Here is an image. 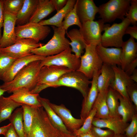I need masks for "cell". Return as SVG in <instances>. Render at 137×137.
Returning <instances> with one entry per match:
<instances>
[{"label":"cell","mask_w":137,"mask_h":137,"mask_svg":"<svg viewBox=\"0 0 137 137\" xmlns=\"http://www.w3.org/2000/svg\"><path fill=\"white\" fill-rule=\"evenodd\" d=\"M41 60L33 61L21 70L11 81L1 85L2 89L8 93L22 87L28 89L30 91L36 86Z\"/></svg>","instance_id":"6da1fadb"},{"label":"cell","mask_w":137,"mask_h":137,"mask_svg":"<svg viewBox=\"0 0 137 137\" xmlns=\"http://www.w3.org/2000/svg\"><path fill=\"white\" fill-rule=\"evenodd\" d=\"M82 73L78 71H71L61 76L58 80L32 91L33 94H39L42 90L47 88H57L61 86L71 87L78 90L84 98L87 95L90 88L91 81Z\"/></svg>","instance_id":"7a4b0ae2"},{"label":"cell","mask_w":137,"mask_h":137,"mask_svg":"<svg viewBox=\"0 0 137 137\" xmlns=\"http://www.w3.org/2000/svg\"><path fill=\"white\" fill-rule=\"evenodd\" d=\"M51 27L54 30L51 39L43 46L32 50L31 53L47 57L59 54L70 47V41L65 37L66 30L62 27Z\"/></svg>","instance_id":"3957f363"},{"label":"cell","mask_w":137,"mask_h":137,"mask_svg":"<svg viewBox=\"0 0 137 137\" xmlns=\"http://www.w3.org/2000/svg\"><path fill=\"white\" fill-rule=\"evenodd\" d=\"M59 132L50 122L43 107H36L32 126L26 137H58Z\"/></svg>","instance_id":"277c9868"},{"label":"cell","mask_w":137,"mask_h":137,"mask_svg":"<svg viewBox=\"0 0 137 137\" xmlns=\"http://www.w3.org/2000/svg\"><path fill=\"white\" fill-rule=\"evenodd\" d=\"M131 0H110L98 7V18L105 23L117 19L122 20L129 9Z\"/></svg>","instance_id":"5b68a950"},{"label":"cell","mask_w":137,"mask_h":137,"mask_svg":"<svg viewBox=\"0 0 137 137\" xmlns=\"http://www.w3.org/2000/svg\"><path fill=\"white\" fill-rule=\"evenodd\" d=\"M130 24V21L125 17L121 22L114 23L108 27L102 35L101 45L105 47L113 46L121 48L125 30Z\"/></svg>","instance_id":"8992f818"},{"label":"cell","mask_w":137,"mask_h":137,"mask_svg":"<svg viewBox=\"0 0 137 137\" xmlns=\"http://www.w3.org/2000/svg\"><path fill=\"white\" fill-rule=\"evenodd\" d=\"M97 45L87 44L85 52L80 57V64L78 70L89 79L92 78L95 72L101 70L103 62L96 50Z\"/></svg>","instance_id":"52a82bcc"},{"label":"cell","mask_w":137,"mask_h":137,"mask_svg":"<svg viewBox=\"0 0 137 137\" xmlns=\"http://www.w3.org/2000/svg\"><path fill=\"white\" fill-rule=\"evenodd\" d=\"M80 59L72 53L69 47L57 54L46 57L41 61V67L55 65L67 67L71 71H77L80 66Z\"/></svg>","instance_id":"ba28073f"},{"label":"cell","mask_w":137,"mask_h":137,"mask_svg":"<svg viewBox=\"0 0 137 137\" xmlns=\"http://www.w3.org/2000/svg\"><path fill=\"white\" fill-rule=\"evenodd\" d=\"M45 44L32 39H19L10 46L1 48L0 52L16 59L32 54V50Z\"/></svg>","instance_id":"9c48e42d"},{"label":"cell","mask_w":137,"mask_h":137,"mask_svg":"<svg viewBox=\"0 0 137 137\" xmlns=\"http://www.w3.org/2000/svg\"><path fill=\"white\" fill-rule=\"evenodd\" d=\"M50 27L42 25L39 23L29 22L24 25L15 27V32L17 39H32L37 42L45 39L50 32Z\"/></svg>","instance_id":"30bf717a"},{"label":"cell","mask_w":137,"mask_h":137,"mask_svg":"<svg viewBox=\"0 0 137 137\" xmlns=\"http://www.w3.org/2000/svg\"><path fill=\"white\" fill-rule=\"evenodd\" d=\"M110 26L109 24H105L100 19L83 23L79 30L87 44L97 45L100 44L101 32Z\"/></svg>","instance_id":"8fae6325"},{"label":"cell","mask_w":137,"mask_h":137,"mask_svg":"<svg viewBox=\"0 0 137 137\" xmlns=\"http://www.w3.org/2000/svg\"><path fill=\"white\" fill-rule=\"evenodd\" d=\"M70 71L65 67L55 65L44 66L40 68L37 84L33 89L56 81L64 74Z\"/></svg>","instance_id":"7c38bea8"},{"label":"cell","mask_w":137,"mask_h":137,"mask_svg":"<svg viewBox=\"0 0 137 137\" xmlns=\"http://www.w3.org/2000/svg\"><path fill=\"white\" fill-rule=\"evenodd\" d=\"M46 57L32 53L16 59L4 73L2 80L4 83L12 81L17 74L28 64L34 61L43 60Z\"/></svg>","instance_id":"4fadbf2b"},{"label":"cell","mask_w":137,"mask_h":137,"mask_svg":"<svg viewBox=\"0 0 137 137\" xmlns=\"http://www.w3.org/2000/svg\"><path fill=\"white\" fill-rule=\"evenodd\" d=\"M3 32L0 40L1 48L13 44L17 39L15 32L16 16L4 12Z\"/></svg>","instance_id":"5bb4252c"},{"label":"cell","mask_w":137,"mask_h":137,"mask_svg":"<svg viewBox=\"0 0 137 137\" xmlns=\"http://www.w3.org/2000/svg\"><path fill=\"white\" fill-rule=\"evenodd\" d=\"M50 105L67 129L72 133L83 125L85 120L74 117L70 110L63 104L57 105L50 102Z\"/></svg>","instance_id":"9a60e30c"},{"label":"cell","mask_w":137,"mask_h":137,"mask_svg":"<svg viewBox=\"0 0 137 137\" xmlns=\"http://www.w3.org/2000/svg\"><path fill=\"white\" fill-rule=\"evenodd\" d=\"M101 70L95 71L93 74L91 85L87 96L83 100L80 112V118L85 120L92 109L99 92L97 81L100 73Z\"/></svg>","instance_id":"2e32d148"},{"label":"cell","mask_w":137,"mask_h":137,"mask_svg":"<svg viewBox=\"0 0 137 137\" xmlns=\"http://www.w3.org/2000/svg\"><path fill=\"white\" fill-rule=\"evenodd\" d=\"M112 67L114 71L115 78L109 87L117 91L124 98L130 100L127 93L126 87L135 82L121 67L116 65Z\"/></svg>","instance_id":"e0dca14e"},{"label":"cell","mask_w":137,"mask_h":137,"mask_svg":"<svg viewBox=\"0 0 137 137\" xmlns=\"http://www.w3.org/2000/svg\"><path fill=\"white\" fill-rule=\"evenodd\" d=\"M76 10L81 24L88 21H94L98 8L93 0H77Z\"/></svg>","instance_id":"ac0fdd59"},{"label":"cell","mask_w":137,"mask_h":137,"mask_svg":"<svg viewBox=\"0 0 137 137\" xmlns=\"http://www.w3.org/2000/svg\"><path fill=\"white\" fill-rule=\"evenodd\" d=\"M129 124L123 121L121 118L109 117L104 119L94 117L92 125L100 128H107L113 131L115 134H124L125 129Z\"/></svg>","instance_id":"d6986e66"},{"label":"cell","mask_w":137,"mask_h":137,"mask_svg":"<svg viewBox=\"0 0 137 137\" xmlns=\"http://www.w3.org/2000/svg\"><path fill=\"white\" fill-rule=\"evenodd\" d=\"M96 48L103 64L121 66V48L105 47L100 44L96 46Z\"/></svg>","instance_id":"ffe728a7"},{"label":"cell","mask_w":137,"mask_h":137,"mask_svg":"<svg viewBox=\"0 0 137 137\" xmlns=\"http://www.w3.org/2000/svg\"><path fill=\"white\" fill-rule=\"evenodd\" d=\"M8 97L15 101L35 107L42 106L38 99L39 94L31 93L28 88H20L15 90Z\"/></svg>","instance_id":"44dd1931"},{"label":"cell","mask_w":137,"mask_h":137,"mask_svg":"<svg viewBox=\"0 0 137 137\" xmlns=\"http://www.w3.org/2000/svg\"><path fill=\"white\" fill-rule=\"evenodd\" d=\"M121 48V68L124 71L128 65L137 58V43L130 37L124 41Z\"/></svg>","instance_id":"7402d4cb"},{"label":"cell","mask_w":137,"mask_h":137,"mask_svg":"<svg viewBox=\"0 0 137 137\" xmlns=\"http://www.w3.org/2000/svg\"><path fill=\"white\" fill-rule=\"evenodd\" d=\"M38 99L45 109L48 119L53 126L59 131L67 133H72L67 129L60 118L52 107L49 100L41 97L39 95Z\"/></svg>","instance_id":"603a6c76"},{"label":"cell","mask_w":137,"mask_h":137,"mask_svg":"<svg viewBox=\"0 0 137 137\" xmlns=\"http://www.w3.org/2000/svg\"><path fill=\"white\" fill-rule=\"evenodd\" d=\"M39 0H24L23 6L17 15L16 24L20 26L26 24L34 14Z\"/></svg>","instance_id":"cb8c5ba5"},{"label":"cell","mask_w":137,"mask_h":137,"mask_svg":"<svg viewBox=\"0 0 137 137\" xmlns=\"http://www.w3.org/2000/svg\"><path fill=\"white\" fill-rule=\"evenodd\" d=\"M66 33L67 36L71 41L70 42L69 44L72 47V52L74 53L75 55L78 58H80L87 44L84 40L79 29H73Z\"/></svg>","instance_id":"d4e9b609"},{"label":"cell","mask_w":137,"mask_h":137,"mask_svg":"<svg viewBox=\"0 0 137 137\" xmlns=\"http://www.w3.org/2000/svg\"><path fill=\"white\" fill-rule=\"evenodd\" d=\"M76 1L68 0L65 6L57 12L53 16L46 20H42L39 23L42 25H51L57 27H62L63 20L66 15L74 7Z\"/></svg>","instance_id":"484cf974"},{"label":"cell","mask_w":137,"mask_h":137,"mask_svg":"<svg viewBox=\"0 0 137 137\" xmlns=\"http://www.w3.org/2000/svg\"><path fill=\"white\" fill-rule=\"evenodd\" d=\"M118 99L119 102L117 110L118 114L123 121L128 123L137 114V108L130 100L124 98L119 93Z\"/></svg>","instance_id":"4316f807"},{"label":"cell","mask_w":137,"mask_h":137,"mask_svg":"<svg viewBox=\"0 0 137 137\" xmlns=\"http://www.w3.org/2000/svg\"><path fill=\"white\" fill-rule=\"evenodd\" d=\"M114 78V72L112 66L103 64L97 81L99 92L108 89Z\"/></svg>","instance_id":"83f0119b"},{"label":"cell","mask_w":137,"mask_h":137,"mask_svg":"<svg viewBox=\"0 0 137 137\" xmlns=\"http://www.w3.org/2000/svg\"><path fill=\"white\" fill-rule=\"evenodd\" d=\"M55 10L51 0H39L35 11L29 22L39 23Z\"/></svg>","instance_id":"f1b7e54d"},{"label":"cell","mask_w":137,"mask_h":137,"mask_svg":"<svg viewBox=\"0 0 137 137\" xmlns=\"http://www.w3.org/2000/svg\"><path fill=\"white\" fill-rule=\"evenodd\" d=\"M23 104L17 102L3 95L0 97V123L9 119L13 110Z\"/></svg>","instance_id":"f546056e"},{"label":"cell","mask_w":137,"mask_h":137,"mask_svg":"<svg viewBox=\"0 0 137 137\" xmlns=\"http://www.w3.org/2000/svg\"><path fill=\"white\" fill-rule=\"evenodd\" d=\"M108 90L100 91L98 93L93 107H95L96 109L94 117L99 119H104L110 117L106 100Z\"/></svg>","instance_id":"4dcf8cb0"},{"label":"cell","mask_w":137,"mask_h":137,"mask_svg":"<svg viewBox=\"0 0 137 137\" xmlns=\"http://www.w3.org/2000/svg\"><path fill=\"white\" fill-rule=\"evenodd\" d=\"M118 94V93L111 87L108 88L106 100L110 117L121 118L118 114L117 111L119 104Z\"/></svg>","instance_id":"1f68e13d"},{"label":"cell","mask_w":137,"mask_h":137,"mask_svg":"<svg viewBox=\"0 0 137 137\" xmlns=\"http://www.w3.org/2000/svg\"><path fill=\"white\" fill-rule=\"evenodd\" d=\"M9 119L19 137H26L23 123V111L22 107L14 111Z\"/></svg>","instance_id":"d6a6232c"},{"label":"cell","mask_w":137,"mask_h":137,"mask_svg":"<svg viewBox=\"0 0 137 137\" xmlns=\"http://www.w3.org/2000/svg\"><path fill=\"white\" fill-rule=\"evenodd\" d=\"M23 111L24 129L26 136L29 132L31 129L36 107L23 104L22 106Z\"/></svg>","instance_id":"836d02e7"},{"label":"cell","mask_w":137,"mask_h":137,"mask_svg":"<svg viewBox=\"0 0 137 137\" xmlns=\"http://www.w3.org/2000/svg\"><path fill=\"white\" fill-rule=\"evenodd\" d=\"M4 12L16 16L21 9L24 0H3Z\"/></svg>","instance_id":"e575fe53"},{"label":"cell","mask_w":137,"mask_h":137,"mask_svg":"<svg viewBox=\"0 0 137 137\" xmlns=\"http://www.w3.org/2000/svg\"><path fill=\"white\" fill-rule=\"evenodd\" d=\"M64 19L62 27L66 31L70 26L73 25L77 26L79 28L81 27L82 24L76 12V3L73 8L66 15Z\"/></svg>","instance_id":"d590c367"},{"label":"cell","mask_w":137,"mask_h":137,"mask_svg":"<svg viewBox=\"0 0 137 137\" xmlns=\"http://www.w3.org/2000/svg\"><path fill=\"white\" fill-rule=\"evenodd\" d=\"M96 112V108L93 107L88 116L85 119L82 126L79 129L74 131L72 133L75 135L78 136L90 131L93 126L92 122Z\"/></svg>","instance_id":"8d00e7d4"},{"label":"cell","mask_w":137,"mask_h":137,"mask_svg":"<svg viewBox=\"0 0 137 137\" xmlns=\"http://www.w3.org/2000/svg\"><path fill=\"white\" fill-rule=\"evenodd\" d=\"M16 59L0 52V80Z\"/></svg>","instance_id":"74e56055"},{"label":"cell","mask_w":137,"mask_h":137,"mask_svg":"<svg viewBox=\"0 0 137 137\" xmlns=\"http://www.w3.org/2000/svg\"><path fill=\"white\" fill-rule=\"evenodd\" d=\"M126 18L133 25H136L137 22V0H131L130 5L125 15Z\"/></svg>","instance_id":"f35d334b"},{"label":"cell","mask_w":137,"mask_h":137,"mask_svg":"<svg viewBox=\"0 0 137 137\" xmlns=\"http://www.w3.org/2000/svg\"><path fill=\"white\" fill-rule=\"evenodd\" d=\"M130 124L125 129L126 137H133L137 134V114L132 117Z\"/></svg>","instance_id":"ab89813d"},{"label":"cell","mask_w":137,"mask_h":137,"mask_svg":"<svg viewBox=\"0 0 137 137\" xmlns=\"http://www.w3.org/2000/svg\"><path fill=\"white\" fill-rule=\"evenodd\" d=\"M91 131L94 137H112L115 134L114 132L111 130H103L93 126Z\"/></svg>","instance_id":"60d3db41"},{"label":"cell","mask_w":137,"mask_h":137,"mask_svg":"<svg viewBox=\"0 0 137 137\" xmlns=\"http://www.w3.org/2000/svg\"><path fill=\"white\" fill-rule=\"evenodd\" d=\"M136 83L134 82L128 86L126 91L131 101L137 108V85Z\"/></svg>","instance_id":"b9f144b4"},{"label":"cell","mask_w":137,"mask_h":137,"mask_svg":"<svg viewBox=\"0 0 137 137\" xmlns=\"http://www.w3.org/2000/svg\"><path fill=\"white\" fill-rule=\"evenodd\" d=\"M68 0H51L57 12L62 9L65 5Z\"/></svg>","instance_id":"7bdbcfd3"},{"label":"cell","mask_w":137,"mask_h":137,"mask_svg":"<svg viewBox=\"0 0 137 137\" xmlns=\"http://www.w3.org/2000/svg\"><path fill=\"white\" fill-rule=\"evenodd\" d=\"M125 34L129 35L131 37L137 39V26L136 25L128 27L125 31Z\"/></svg>","instance_id":"ee69618b"},{"label":"cell","mask_w":137,"mask_h":137,"mask_svg":"<svg viewBox=\"0 0 137 137\" xmlns=\"http://www.w3.org/2000/svg\"><path fill=\"white\" fill-rule=\"evenodd\" d=\"M137 65V58L129 63L125 68L124 71L126 74L129 76L136 69Z\"/></svg>","instance_id":"f6af8a7d"},{"label":"cell","mask_w":137,"mask_h":137,"mask_svg":"<svg viewBox=\"0 0 137 137\" xmlns=\"http://www.w3.org/2000/svg\"><path fill=\"white\" fill-rule=\"evenodd\" d=\"M4 136L5 137H19L11 124Z\"/></svg>","instance_id":"bcb514c9"},{"label":"cell","mask_w":137,"mask_h":137,"mask_svg":"<svg viewBox=\"0 0 137 137\" xmlns=\"http://www.w3.org/2000/svg\"><path fill=\"white\" fill-rule=\"evenodd\" d=\"M4 21L3 1L0 0V40L2 38L1 28L3 26Z\"/></svg>","instance_id":"7dc6e473"},{"label":"cell","mask_w":137,"mask_h":137,"mask_svg":"<svg viewBox=\"0 0 137 137\" xmlns=\"http://www.w3.org/2000/svg\"><path fill=\"white\" fill-rule=\"evenodd\" d=\"M11 124L10 123L6 125L0 127V134H3L4 135Z\"/></svg>","instance_id":"c3c4849f"},{"label":"cell","mask_w":137,"mask_h":137,"mask_svg":"<svg viewBox=\"0 0 137 137\" xmlns=\"http://www.w3.org/2000/svg\"><path fill=\"white\" fill-rule=\"evenodd\" d=\"M58 137H79L78 136L74 135L73 133L68 134L60 131Z\"/></svg>","instance_id":"681fc988"},{"label":"cell","mask_w":137,"mask_h":137,"mask_svg":"<svg viewBox=\"0 0 137 137\" xmlns=\"http://www.w3.org/2000/svg\"><path fill=\"white\" fill-rule=\"evenodd\" d=\"M129 77L130 78L135 82H137V70L135 69Z\"/></svg>","instance_id":"f907efd6"},{"label":"cell","mask_w":137,"mask_h":137,"mask_svg":"<svg viewBox=\"0 0 137 137\" xmlns=\"http://www.w3.org/2000/svg\"><path fill=\"white\" fill-rule=\"evenodd\" d=\"M77 136L79 137H94L92 135L91 130L86 133L81 134Z\"/></svg>","instance_id":"816d5d0a"},{"label":"cell","mask_w":137,"mask_h":137,"mask_svg":"<svg viewBox=\"0 0 137 137\" xmlns=\"http://www.w3.org/2000/svg\"><path fill=\"white\" fill-rule=\"evenodd\" d=\"M5 92V91L2 88L1 85H0V97L3 95Z\"/></svg>","instance_id":"f5cc1de1"},{"label":"cell","mask_w":137,"mask_h":137,"mask_svg":"<svg viewBox=\"0 0 137 137\" xmlns=\"http://www.w3.org/2000/svg\"><path fill=\"white\" fill-rule=\"evenodd\" d=\"M112 137H126L125 134H116Z\"/></svg>","instance_id":"db71d44e"},{"label":"cell","mask_w":137,"mask_h":137,"mask_svg":"<svg viewBox=\"0 0 137 137\" xmlns=\"http://www.w3.org/2000/svg\"><path fill=\"white\" fill-rule=\"evenodd\" d=\"M133 137H137V134H136Z\"/></svg>","instance_id":"11a10c76"},{"label":"cell","mask_w":137,"mask_h":137,"mask_svg":"<svg viewBox=\"0 0 137 137\" xmlns=\"http://www.w3.org/2000/svg\"><path fill=\"white\" fill-rule=\"evenodd\" d=\"M1 48V47L0 46V49Z\"/></svg>","instance_id":"9f6ffc18"}]
</instances>
